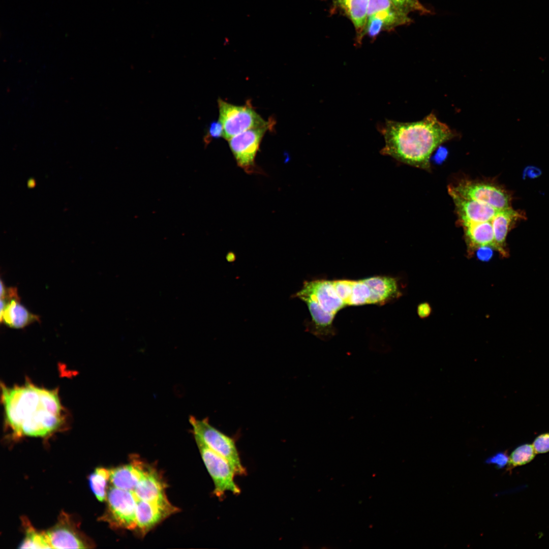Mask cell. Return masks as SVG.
Instances as JSON below:
<instances>
[{"label":"cell","mask_w":549,"mask_h":549,"mask_svg":"<svg viewBox=\"0 0 549 549\" xmlns=\"http://www.w3.org/2000/svg\"><path fill=\"white\" fill-rule=\"evenodd\" d=\"M1 386L5 421L17 435L45 437L65 422L64 410L57 390L30 382Z\"/></svg>","instance_id":"1"},{"label":"cell","mask_w":549,"mask_h":549,"mask_svg":"<svg viewBox=\"0 0 549 549\" xmlns=\"http://www.w3.org/2000/svg\"><path fill=\"white\" fill-rule=\"evenodd\" d=\"M379 130L385 145L382 153L410 165L428 170L433 152L455 137V133L433 113L414 122L387 119Z\"/></svg>","instance_id":"2"},{"label":"cell","mask_w":549,"mask_h":549,"mask_svg":"<svg viewBox=\"0 0 549 549\" xmlns=\"http://www.w3.org/2000/svg\"><path fill=\"white\" fill-rule=\"evenodd\" d=\"M189 421L195 437L199 438L209 448L229 463L237 475L246 474L234 440L211 425L207 418L199 419L190 416Z\"/></svg>","instance_id":"3"},{"label":"cell","mask_w":549,"mask_h":549,"mask_svg":"<svg viewBox=\"0 0 549 549\" xmlns=\"http://www.w3.org/2000/svg\"><path fill=\"white\" fill-rule=\"evenodd\" d=\"M219 120L223 125V138L228 140L246 130L261 127L271 126L251 105L237 106L219 98L218 100Z\"/></svg>","instance_id":"4"},{"label":"cell","mask_w":549,"mask_h":549,"mask_svg":"<svg viewBox=\"0 0 549 549\" xmlns=\"http://www.w3.org/2000/svg\"><path fill=\"white\" fill-rule=\"evenodd\" d=\"M459 196L487 204L498 210L511 207V197L508 191L494 183L463 179L448 188Z\"/></svg>","instance_id":"5"},{"label":"cell","mask_w":549,"mask_h":549,"mask_svg":"<svg viewBox=\"0 0 549 549\" xmlns=\"http://www.w3.org/2000/svg\"><path fill=\"white\" fill-rule=\"evenodd\" d=\"M201 456L214 483V494L219 498L227 492L235 495L240 490L234 481L235 472L227 460L195 437Z\"/></svg>","instance_id":"6"},{"label":"cell","mask_w":549,"mask_h":549,"mask_svg":"<svg viewBox=\"0 0 549 549\" xmlns=\"http://www.w3.org/2000/svg\"><path fill=\"white\" fill-rule=\"evenodd\" d=\"M137 497L132 491L117 488L109 489L107 495V520L113 526L121 529L137 528Z\"/></svg>","instance_id":"7"},{"label":"cell","mask_w":549,"mask_h":549,"mask_svg":"<svg viewBox=\"0 0 549 549\" xmlns=\"http://www.w3.org/2000/svg\"><path fill=\"white\" fill-rule=\"evenodd\" d=\"M270 126L252 128L229 139L228 143L238 165L248 173L255 168V159L261 140Z\"/></svg>","instance_id":"8"},{"label":"cell","mask_w":549,"mask_h":549,"mask_svg":"<svg viewBox=\"0 0 549 549\" xmlns=\"http://www.w3.org/2000/svg\"><path fill=\"white\" fill-rule=\"evenodd\" d=\"M295 296H307L315 300L325 312L336 315L345 304L338 296L332 281L317 280L305 282Z\"/></svg>","instance_id":"9"},{"label":"cell","mask_w":549,"mask_h":549,"mask_svg":"<svg viewBox=\"0 0 549 549\" xmlns=\"http://www.w3.org/2000/svg\"><path fill=\"white\" fill-rule=\"evenodd\" d=\"M178 511L168 499L152 502L137 499L136 504L137 528L146 534L160 522Z\"/></svg>","instance_id":"10"},{"label":"cell","mask_w":549,"mask_h":549,"mask_svg":"<svg viewBox=\"0 0 549 549\" xmlns=\"http://www.w3.org/2000/svg\"><path fill=\"white\" fill-rule=\"evenodd\" d=\"M451 197L459 223L492 221L498 210L487 204L462 198L451 192Z\"/></svg>","instance_id":"11"},{"label":"cell","mask_w":549,"mask_h":549,"mask_svg":"<svg viewBox=\"0 0 549 549\" xmlns=\"http://www.w3.org/2000/svg\"><path fill=\"white\" fill-rule=\"evenodd\" d=\"M367 17L378 19L386 29L409 24L412 20L390 0H369Z\"/></svg>","instance_id":"12"},{"label":"cell","mask_w":549,"mask_h":549,"mask_svg":"<svg viewBox=\"0 0 549 549\" xmlns=\"http://www.w3.org/2000/svg\"><path fill=\"white\" fill-rule=\"evenodd\" d=\"M460 224L464 230L468 256H472L475 251L481 247H490L495 250L492 221L465 222Z\"/></svg>","instance_id":"13"},{"label":"cell","mask_w":549,"mask_h":549,"mask_svg":"<svg viewBox=\"0 0 549 549\" xmlns=\"http://www.w3.org/2000/svg\"><path fill=\"white\" fill-rule=\"evenodd\" d=\"M524 219L520 212L511 207L499 210L492 223L494 230L495 250L503 257L508 256L506 239L508 232L518 220Z\"/></svg>","instance_id":"14"},{"label":"cell","mask_w":549,"mask_h":549,"mask_svg":"<svg viewBox=\"0 0 549 549\" xmlns=\"http://www.w3.org/2000/svg\"><path fill=\"white\" fill-rule=\"evenodd\" d=\"M147 468L142 462L134 460L131 464L109 470V480L113 486L134 492Z\"/></svg>","instance_id":"15"},{"label":"cell","mask_w":549,"mask_h":549,"mask_svg":"<svg viewBox=\"0 0 549 549\" xmlns=\"http://www.w3.org/2000/svg\"><path fill=\"white\" fill-rule=\"evenodd\" d=\"M362 280L371 291L368 304L382 305L402 295L395 278L387 276H376Z\"/></svg>","instance_id":"16"},{"label":"cell","mask_w":549,"mask_h":549,"mask_svg":"<svg viewBox=\"0 0 549 549\" xmlns=\"http://www.w3.org/2000/svg\"><path fill=\"white\" fill-rule=\"evenodd\" d=\"M165 485L158 473L147 467L144 476L134 491L137 499L152 502L167 499L165 494Z\"/></svg>","instance_id":"17"},{"label":"cell","mask_w":549,"mask_h":549,"mask_svg":"<svg viewBox=\"0 0 549 549\" xmlns=\"http://www.w3.org/2000/svg\"><path fill=\"white\" fill-rule=\"evenodd\" d=\"M6 306L2 316L1 322L13 328H22L35 321H39L38 315L29 312L20 302L18 297L10 299H4Z\"/></svg>","instance_id":"18"},{"label":"cell","mask_w":549,"mask_h":549,"mask_svg":"<svg viewBox=\"0 0 549 549\" xmlns=\"http://www.w3.org/2000/svg\"><path fill=\"white\" fill-rule=\"evenodd\" d=\"M305 302L310 312L312 319V332L323 340L329 339L334 334L332 325L335 315L324 311L315 300L307 296L298 297Z\"/></svg>","instance_id":"19"},{"label":"cell","mask_w":549,"mask_h":549,"mask_svg":"<svg viewBox=\"0 0 549 549\" xmlns=\"http://www.w3.org/2000/svg\"><path fill=\"white\" fill-rule=\"evenodd\" d=\"M51 548H85V544L73 529L63 525L45 533Z\"/></svg>","instance_id":"20"},{"label":"cell","mask_w":549,"mask_h":549,"mask_svg":"<svg viewBox=\"0 0 549 549\" xmlns=\"http://www.w3.org/2000/svg\"><path fill=\"white\" fill-rule=\"evenodd\" d=\"M349 16L356 29L361 32L367 21L369 0H334Z\"/></svg>","instance_id":"21"},{"label":"cell","mask_w":549,"mask_h":549,"mask_svg":"<svg viewBox=\"0 0 549 549\" xmlns=\"http://www.w3.org/2000/svg\"><path fill=\"white\" fill-rule=\"evenodd\" d=\"M536 454L532 444L526 443L519 445L511 453L506 470L511 472L515 467L530 463L534 459Z\"/></svg>","instance_id":"22"},{"label":"cell","mask_w":549,"mask_h":549,"mask_svg":"<svg viewBox=\"0 0 549 549\" xmlns=\"http://www.w3.org/2000/svg\"><path fill=\"white\" fill-rule=\"evenodd\" d=\"M110 478V471L104 468H97L90 474L89 482L90 489L100 501H104L107 498L106 485Z\"/></svg>","instance_id":"23"},{"label":"cell","mask_w":549,"mask_h":549,"mask_svg":"<svg viewBox=\"0 0 549 549\" xmlns=\"http://www.w3.org/2000/svg\"><path fill=\"white\" fill-rule=\"evenodd\" d=\"M20 548H51L45 533H39L28 529L24 540L20 543Z\"/></svg>","instance_id":"24"},{"label":"cell","mask_w":549,"mask_h":549,"mask_svg":"<svg viewBox=\"0 0 549 549\" xmlns=\"http://www.w3.org/2000/svg\"><path fill=\"white\" fill-rule=\"evenodd\" d=\"M370 295V289L362 280H354L350 306L368 304Z\"/></svg>","instance_id":"25"},{"label":"cell","mask_w":549,"mask_h":549,"mask_svg":"<svg viewBox=\"0 0 549 549\" xmlns=\"http://www.w3.org/2000/svg\"><path fill=\"white\" fill-rule=\"evenodd\" d=\"M398 8L409 14L417 12L421 15L430 14L431 11L424 7L419 0H390Z\"/></svg>","instance_id":"26"},{"label":"cell","mask_w":549,"mask_h":549,"mask_svg":"<svg viewBox=\"0 0 549 549\" xmlns=\"http://www.w3.org/2000/svg\"><path fill=\"white\" fill-rule=\"evenodd\" d=\"M354 280H338L332 281V283L338 296L341 299L345 306H350V298L352 293V287Z\"/></svg>","instance_id":"27"},{"label":"cell","mask_w":549,"mask_h":549,"mask_svg":"<svg viewBox=\"0 0 549 549\" xmlns=\"http://www.w3.org/2000/svg\"><path fill=\"white\" fill-rule=\"evenodd\" d=\"M224 130L222 123L218 119L210 123L207 131L204 136L203 141L207 145L212 139L223 138Z\"/></svg>","instance_id":"28"},{"label":"cell","mask_w":549,"mask_h":549,"mask_svg":"<svg viewBox=\"0 0 549 549\" xmlns=\"http://www.w3.org/2000/svg\"><path fill=\"white\" fill-rule=\"evenodd\" d=\"M537 454L549 452V432L537 436L532 444Z\"/></svg>","instance_id":"29"},{"label":"cell","mask_w":549,"mask_h":549,"mask_svg":"<svg viewBox=\"0 0 549 549\" xmlns=\"http://www.w3.org/2000/svg\"><path fill=\"white\" fill-rule=\"evenodd\" d=\"M508 461L507 451H500L488 458L485 463L495 465L498 469H502L507 465Z\"/></svg>","instance_id":"30"},{"label":"cell","mask_w":549,"mask_h":549,"mask_svg":"<svg viewBox=\"0 0 549 549\" xmlns=\"http://www.w3.org/2000/svg\"><path fill=\"white\" fill-rule=\"evenodd\" d=\"M493 249L490 247H483L478 249L476 250L477 258L482 261H489L493 256Z\"/></svg>","instance_id":"31"},{"label":"cell","mask_w":549,"mask_h":549,"mask_svg":"<svg viewBox=\"0 0 549 549\" xmlns=\"http://www.w3.org/2000/svg\"><path fill=\"white\" fill-rule=\"evenodd\" d=\"M417 312L419 317L423 319L430 315L432 312V308L429 303L422 302L418 304Z\"/></svg>","instance_id":"32"},{"label":"cell","mask_w":549,"mask_h":549,"mask_svg":"<svg viewBox=\"0 0 549 549\" xmlns=\"http://www.w3.org/2000/svg\"><path fill=\"white\" fill-rule=\"evenodd\" d=\"M526 175L530 177H536L538 175L540 174V172L537 168L532 167L528 168L526 170Z\"/></svg>","instance_id":"33"},{"label":"cell","mask_w":549,"mask_h":549,"mask_svg":"<svg viewBox=\"0 0 549 549\" xmlns=\"http://www.w3.org/2000/svg\"><path fill=\"white\" fill-rule=\"evenodd\" d=\"M34 184H35V182H34V180H32V179H31V180H29L28 181V186L29 187H33V186H34Z\"/></svg>","instance_id":"34"}]
</instances>
